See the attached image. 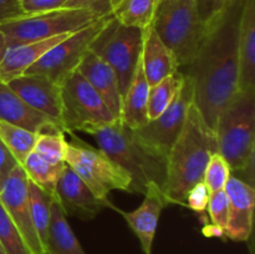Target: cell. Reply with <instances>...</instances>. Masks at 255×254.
Returning <instances> with one entry per match:
<instances>
[{"label":"cell","mask_w":255,"mask_h":254,"mask_svg":"<svg viewBox=\"0 0 255 254\" xmlns=\"http://www.w3.org/2000/svg\"><path fill=\"white\" fill-rule=\"evenodd\" d=\"M56 196H52L45 189L40 188L39 186L29 179V202H30V213H31L32 223H34L36 233L39 236L42 248L45 251L46 244L47 231H49L50 223V212H51V204Z\"/></svg>","instance_id":"obj_28"},{"label":"cell","mask_w":255,"mask_h":254,"mask_svg":"<svg viewBox=\"0 0 255 254\" xmlns=\"http://www.w3.org/2000/svg\"><path fill=\"white\" fill-rule=\"evenodd\" d=\"M21 0H0V24L25 16Z\"/></svg>","instance_id":"obj_36"},{"label":"cell","mask_w":255,"mask_h":254,"mask_svg":"<svg viewBox=\"0 0 255 254\" xmlns=\"http://www.w3.org/2000/svg\"><path fill=\"white\" fill-rule=\"evenodd\" d=\"M0 243L6 254H31L25 246L16 226L0 201Z\"/></svg>","instance_id":"obj_30"},{"label":"cell","mask_w":255,"mask_h":254,"mask_svg":"<svg viewBox=\"0 0 255 254\" xmlns=\"http://www.w3.org/2000/svg\"><path fill=\"white\" fill-rule=\"evenodd\" d=\"M193 102V84L191 77L184 74L183 85L173 102L158 117L133 129L134 134L146 146L167 158L183 128L188 110Z\"/></svg>","instance_id":"obj_11"},{"label":"cell","mask_w":255,"mask_h":254,"mask_svg":"<svg viewBox=\"0 0 255 254\" xmlns=\"http://www.w3.org/2000/svg\"><path fill=\"white\" fill-rule=\"evenodd\" d=\"M6 84L25 104L62 126V97L60 85L41 75L27 74L20 75Z\"/></svg>","instance_id":"obj_13"},{"label":"cell","mask_w":255,"mask_h":254,"mask_svg":"<svg viewBox=\"0 0 255 254\" xmlns=\"http://www.w3.org/2000/svg\"><path fill=\"white\" fill-rule=\"evenodd\" d=\"M141 61L149 87L179 71L173 52L163 44L152 26L143 30Z\"/></svg>","instance_id":"obj_20"},{"label":"cell","mask_w":255,"mask_h":254,"mask_svg":"<svg viewBox=\"0 0 255 254\" xmlns=\"http://www.w3.org/2000/svg\"><path fill=\"white\" fill-rule=\"evenodd\" d=\"M67 141L65 132L56 131L40 132L35 143L34 152L51 163H65Z\"/></svg>","instance_id":"obj_29"},{"label":"cell","mask_w":255,"mask_h":254,"mask_svg":"<svg viewBox=\"0 0 255 254\" xmlns=\"http://www.w3.org/2000/svg\"><path fill=\"white\" fill-rule=\"evenodd\" d=\"M231 176V167H229L226 158L219 152L212 154L203 177V182L208 189L209 194L226 188V184Z\"/></svg>","instance_id":"obj_31"},{"label":"cell","mask_w":255,"mask_h":254,"mask_svg":"<svg viewBox=\"0 0 255 254\" xmlns=\"http://www.w3.org/2000/svg\"><path fill=\"white\" fill-rule=\"evenodd\" d=\"M6 42H5V39H4V35L1 34V31H0V61H1L2 56H4L5 54V50H6Z\"/></svg>","instance_id":"obj_40"},{"label":"cell","mask_w":255,"mask_h":254,"mask_svg":"<svg viewBox=\"0 0 255 254\" xmlns=\"http://www.w3.org/2000/svg\"><path fill=\"white\" fill-rule=\"evenodd\" d=\"M37 136L39 133L36 132L0 121V138L20 166L24 164L26 157L34 151Z\"/></svg>","instance_id":"obj_27"},{"label":"cell","mask_w":255,"mask_h":254,"mask_svg":"<svg viewBox=\"0 0 255 254\" xmlns=\"http://www.w3.org/2000/svg\"><path fill=\"white\" fill-rule=\"evenodd\" d=\"M207 212H208L212 224L224 232L227 222H228V196L226 193V189H221V191L209 194Z\"/></svg>","instance_id":"obj_32"},{"label":"cell","mask_w":255,"mask_h":254,"mask_svg":"<svg viewBox=\"0 0 255 254\" xmlns=\"http://www.w3.org/2000/svg\"><path fill=\"white\" fill-rule=\"evenodd\" d=\"M102 12L87 7H60L56 10L25 15L0 24L6 46L39 41L62 34H72L102 17Z\"/></svg>","instance_id":"obj_7"},{"label":"cell","mask_w":255,"mask_h":254,"mask_svg":"<svg viewBox=\"0 0 255 254\" xmlns=\"http://www.w3.org/2000/svg\"><path fill=\"white\" fill-rule=\"evenodd\" d=\"M66 163H51L35 153L34 151L26 157L22 169L31 182L45 189L52 196H56V184L62 174ZM57 197V196H56Z\"/></svg>","instance_id":"obj_25"},{"label":"cell","mask_w":255,"mask_h":254,"mask_svg":"<svg viewBox=\"0 0 255 254\" xmlns=\"http://www.w3.org/2000/svg\"><path fill=\"white\" fill-rule=\"evenodd\" d=\"M61 97L65 133H87L96 127L117 121L104 100L77 70L61 85Z\"/></svg>","instance_id":"obj_8"},{"label":"cell","mask_w":255,"mask_h":254,"mask_svg":"<svg viewBox=\"0 0 255 254\" xmlns=\"http://www.w3.org/2000/svg\"><path fill=\"white\" fill-rule=\"evenodd\" d=\"M77 71L89 81L100 95L110 111L117 120L121 117L122 96L120 91L119 77L115 70L104 59L89 50L86 56L77 67Z\"/></svg>","instance_id":"obj_17"},{"label":"cell","mask_w":255,"mask_h":254,"mask_svg":"<svg viewBox=\"0 0 255 254\" xmlns=\"http://www.w3.org/2000/svg\"><path fill=\"white\" fill-rule=\"evenodd\" d=\"M0 121H5L36 133L56 129L64 131L59 122L40 114L25 104L7 86L6 82L2 81H0Z\"/></svg>","instance_id":"obj_18"},{"label":"cell","mask_w":255,"mask_h":254,"mask_svg":"<svg viewBox=\"0 0 255 254\" xmlns=\"http://www.w3.org/2000/svg\"><path fill=\"white\" fill-rule=\"evenodd\" d=\"M17 166L16 159L12 157L9 149L4 144V142L0 138V189H1L2 184L6 181L9 174L11 173L12 169Z\"/></svg>","instance_id":"obj_37"},{"label":"cell","mask_w":255,"mask_h":254,"mask_svg":"<svg viewBox=\"0 0 255 254\" xmlns=\"http://www.w3.org/2000/svg\"><path fill=\"white\" fill-rule=\"evenodd\" d=\"M183 72L177 71L176 74L166 77L154 86L149 87L148 102H147L148 121L158 117L173 102L183 85Z\"/></svg>","instance_id":"obj_26"},{"label":"cell","mask_w":255,"mask_h":254,"mask_svg":"<svg viewBox=\"0 0 255 254\" xmlns=\"http://www.w3.org/2000/svg\"><path fill=\"white\" fill-rule=\"evenodd\" d=\"M71 34H62L39 41L7 46L0 61V81L9 82L10 80L24 74L30 66L39 61L50 49L61 42Z\"/></svg>","instance_id":"obj_19"},{"label":"cell","mask_w":255,"mask_h":254,"mask_svg":"<svg viewBox=\"0 0 255 254\" xmlns=\"http://www.w3.org/2000/svg\"><path fill=\"white\" fill-rule=\"evenodd\" d=\"M56 196L66 216L74 214L82 221L95 218L107 207L67 164L57 181Z\"/></svg>","instance_id":"obj_16"},{"label":"cell","mask_w":255,"mask_h":254,"mask_svg":"<svg viewBox=\"0 0 255 254\" xmlns=\"http://www.w3.org/2000/svg\"><path fill=\"white\" fill-rule=\"evenodd\" d=\"M45 253L47 254H86L81 244L72 232L66 213L60 204L59 199L55 198L50 212V223L47 231Z\"/></svg>","instance_id":"obj_23"},{"label":"cell","mask_w":255,"mask_h":254,"mask_svg":"<svg viewBox=\"0 0 255 254\" xmlns=\"http://www.w3.org/2000/svg\"><path fill=\"white\" fill-rule=\"evenodd\" d=\"M67 0H21L22 10L26 15L56 10L64 7Z\"/></svg>","instance_id":"obj_35"},{"label":"cell","mask_w":255,"mask_h":254,"mask_svg":"<svg viewBox=\"0 0 255 254\" xmlns=\"http://www.w3.org/2000/svg\"><path fill=\"white\" fill-rule=\"evenodd\" d=\"M143 31L141 29L121 25L111 15L90 46L92 52L99 55L115 70L122 97L128 89L141 57Z\"/></svg>","instance_id":"obj_9"},{"label":"cell","mask_w":255,"mask_h":254,"mask_svg":"<svg viewBox=\"0 0 255 254\" xmlns=\"http://www.w3.org/2000/svg\"><path fill=\"white\" fill-rule=\"evenodd\" d=\"M216 152V133L193 102L183 128L167 156L163 192L169 204L186 207L187 193L194 184L203 182L207 164Z\"/></svg>","instance_id":"obj_2"},{"label":"cell","mask_w":255,"mask_h":254,"mask_svg":"<svg viewBox=\"0 0 255 254\" xmlns=\"http://www.w3.org/2000/svg\"><path fill=\"white\" fill-rule=\"evenodd\" d=\"M234 0H197L201 19L208 25L219 12L223 11Z\"/></svg>","instance_id":"obj_34"},{"label":"cell","mask_w":255,"mask_h":254,"mask_svg":"<svg viewBox=\"0 0 255 254\" xmlns=\"http://www.w3.org/2000/svg\"><path fill=\"white\" fill-rule=\"evenodd\" d=\"M0 201L16 226L25 246L31 254H44L45 251L32 223L29 202V178L17 164L0 189Z\"/></svg>","instance_id":"obj_12"},{"label":"cell","mask_w":255,"mask_h":254,"mask_svg":"<svg viewBox=\"0 0 255 254\" xmlns=\"http://www.w3.org/2000/svg\"><path fill=\"white\" fill-rule=\"evenodd\" d=\"M143 196V202L136 211L125 212L116 207L114 209L124 217L129 228L136 234L143 253L152 254V244L156 236L159 217L164 207L169 203L162 187L157 183H149Z\"/></svg>","instance_id":"obj_15"},{"label":"cell","mask_w":255,"mask_h":254,"mask_svg":"<svg viewBox=\"0 0 255 254\" xmlns=\"http://www.w3.org/2000/svg\"><path fill=\"white\" fill-rule=\"evenodd\" d=\"M44 254H47V253H44Z\"/></svg>","instance_id":"obj_42"},{"label":"cell","mask_w":255,"mask_h":254,"mask_svg":"<svg viewBox=\"0 0 255 254\" xmlns=\"http://www.w3.org/2000/svg\"><path fill=\"white\" fill-rule=\"evenodd\" d=\"M218 152L232 172L253 176L255 136V89L238 90L218 115L214 126Z\"/></svg>","instance_id":"obj_4"},{"label":"cell","mask_w":255,"mask_h":254,"mask_svg":"<svg viewBox=\"0 0 255 254\" xmlns=\"http://www.w3.org/2000/svg\"><path fill=\"white\" fill-rule=\"evenodd\" d=\"M158 0H110L109 12L125 26L148 29L153 20Z\"/></svg>","instance_id":"obj_24"},{"label":"cell","mask_w":255,"mask_h":254,"mask_svg":"<svg viewBox=\"0 0 255 254\" xmlns=\"http://www.w3.org/2000/svg\"><path fill=\"white\" fill-rule=\"evenodd\" d=\"M239 90L255 89V0H244L238 31Z\"/></svg>","instance_id":"obj_21"},{"label":"cell","mask_w":255,"mask_h":254,"mask_svg":"<svg viewBox=\"0 0 255 254\" xmlns=\"http://www.w3.org/2000/svg\"><path fill=\"white\" fill-rule=\"evenodd\" d=\"M109 2L110 0H67L64 7H87L102 14H110Z\"/></svg>","instance_id":"obj_38"},{"label":"cell","mask_w":255,"mask_h":254,"mask_svg":"<svg viewBox=\"0 0 255 254\" xmlns=\"http://www.w3.org/2000/svg\"><path fill=\"white\" fill-rule=\"evenodd\" d=\"M151 26L173 52L179 71L191 65L207 34L197 0H158Z\"/></svg>","instance_id":"obj_5"},{"label":"cell","mask_w":255,"mask_h":254,"mask_svg":"<svg viewBox=\"0 0 255 254\" xmlns=\"http://www.w3.org/2000/svg\"><path fill=\"white\" fill-rule=\"evenodd\" d=\"M87 133L94 137L102 152L128 172L132 179L131 193L144 194L149 183H157L163 189L167 158L146 146L133 129L117 120Z\"/></svg>","instance_id":"obj_3"},{"label":"cell","mask_w":255,"mask_h":254,"mask_svg":"<svg viewBox=\"0 0 255 254\" xmlns=\"http://www.w3.org/2000/svg\"><path fill=\"white\" fill-rule=\"evenodd\" d=\"M208 201L209 192L207 189L206 184H204V182H198L187 193L186 207L191 208L192 211L197 212V213L203 214L204 212H207Z\"/></svg>","instance_id":"obj_33"},{"label":"cell","mask_w":255,"mask_h":254,"mask_svg":"<svg viewBox=\"0 0 255 254\" xmlns=\"http://www.w3.org/2000/svg\"><path fill=\"white\" fill-rule=\"evenodd\" d=\"M244 0H234L208 22L207 34L183 74L193 84L194 105L214 131L222 110L239 90L238 31Z\"/></svg>","instance_id":"obj_1"},{"label":"cell","mask_w":255,"mask_h":254,"mask_svg":"<svg viewBox=\"0 0 255 254\" xmlns=\"http://www.w3.org/2000/svg\"><path fill=\"white\" fill-rule=\"evenodd\" d=\"M148 92L149 85L144 76L141 57H139L128 89L122 97L121 117H120V121L131 129L138 128L148 121L147 116Z\"/></svg>","instance_id":"obj_22"},{"label":"cell","mask_w":255,"mask_h":254,"mask_svg":"<svg viewBox=\"0 0 255 254\" xmlns=\"http://www.w3.org/2000/svg\"><path fill=\"white\" fill-rule=\"evenodd\" d=\"M224 189L228 196V222L224 236L234 242H247L253 231L254 187L238 177L231 176Z\"/></svg>","instance_id":"obj_14"},{"label":"cell","mask_w":255,"mask_h":254,"mask_svg":"<svg viewBox=\"0 0 255 254\" xmlns=\"http://www.w3.org/2000/svg\"><path fill=\"white\" fill-rule=\"evenodd\" d=\"M70 134L72 138L67 141L65 163L87 184L97 199L115 208L109 201L110 193L112 191L131 193V176L101 149L84 143L74 133Z\"/></svg>","instance_id":"obj_6"},{"label":"cell","mask_w":255,"mask_h":254,"mask_svg":"<svg viewBox=\"0 0 255 254\" xmlns=\"http://www.w3.org/2000/svg\"><path fill=\"white\" fill-rule=\"evenodd\" d=\"M203 233L206 236L212 237V236H217V237H222L224 236V232L222 229H219L218 227L213 226V224H208V226H204Z\"/></svg>","instance_id":"obj_39"},{"label":"cell","mask_w":255,"mask_h":254,"mask_svg":"<svg viewBox=\"0 0 255 254\" xmlns=\"http://www.w3.org/2000/svg\"><path fill=\"white\" fill-rule=\"evenodd\" d=\"M110 17L111 14H106L87 26L72 32L66 39L50 49L24 74L41 75L61 86L65 80L72 72L76 71L79 65L89 52L91 44Z\"/></svg>","instance_id":"obj_10"},{"label":"cell","mask_w":255,"mask_h":254,"mask_svg":"<svg viewBox=\"0 0 255 254\" xmlns=\"http://www.w3.org/2000/svg\"><path fill=\"white\" fill-rule=\"evenodd\" d=\"M0 254H6V253H5V251H4V248H2V246H1V243H0Z\"/></svg>","instance_id":"obj_41"}]
</instances>
